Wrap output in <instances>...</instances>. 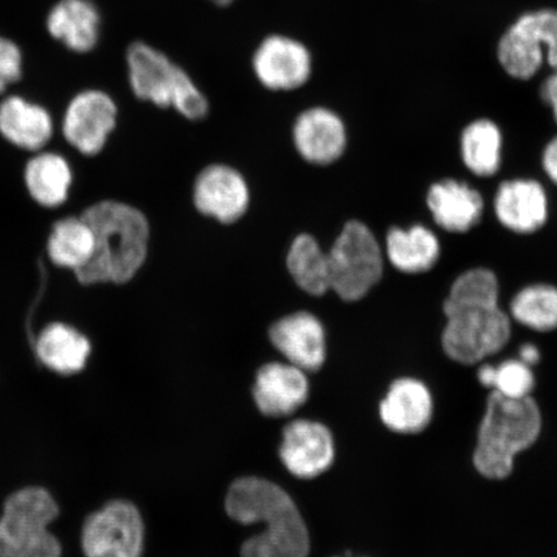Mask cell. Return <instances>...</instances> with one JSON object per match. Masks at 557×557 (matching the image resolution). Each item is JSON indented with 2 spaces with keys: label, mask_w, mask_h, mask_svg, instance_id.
<instances>
[{
  "label": "cell",
  "mask_w": 557,
  "mask_h": 557,
  "mask_svg": "<svg viewBox=\"0 0 557 557\" xmlns=\"http://www.w3.org/2000/svg\"><path fill=\"white\" fill-rule=\"evenodd\" d=\"M226 512L240 524H264L261 534L244 542L242 557L309 556L308 528L281 486L259 478L236 480L227 493Z\"/></svg>",
  "instance_id": "6da1fadb"
},
{
  "label": "cell",
  "mask_w": 557,
  "mask_h": 557,
  "mask_svg": "<svg viewBox=\"0 0 557 557\" xmlns=\"http://www.w3.org/2000/svg\"><path fill=\"white\" fill-rule=\"evenodd\" d=\"M95 236L94 255L76 271L85 287L125 284L141 270L148 257L150 225L137 208L117 200H100L82 212Z\"/></svg>",
  "instance_id": "7a4b0ae2"
},
{
  "label": "cell",
  "mask_w": 557,
  "mask_h": 557,
  "mask_svg": "<svg viewBox=\"0 0 557 557\" xmlns=\"http://www.w3.org/2000/svg\"><path fill=\"white\" fill-rule=\"evenodd\" d=\"M541 431V409L532 396L513 400L492 392L480 423L473 466L486 479L510 476L515 457L531 448Z\"/></svg>",
  "instance_id": "3957f363"
},
{
  "label": "cell",
  "mask_w": 557,
  "mask_h": 557,
  "mask_svg": "<svg viewBox=\"0 0 557 557\" xmlns=\"http://www.w3.org/2000/svg\"><path fill=\"white\" fill-rule=\"evenodd\" d=\"M128 78L139 100L173 108L190 121L203 120L208 101L189 74L154 47L134 44L127 53Z\"/></svg>",
  "instance_id": "277c9868"
},
{
  "label": "cell",
  "mask_w": 557,
  "mask_h": 557,
  "mask_svg": "<svg viewBox=\"0 0 557 557\" xmlns=\"http://www.w3.org/2000/svg\"><path fill=\"white\" fill-rule=\"evenodd\" d=\"M58 515V504L44 487L11 494L0 517V557H61L60 542L48 531Z\"/></svg>",
  "instance_id": "5b68a950"
},
{
  "label": "cell",
  "mask_w": 557,
  "mask_h": 557,
  "mask_svg": "<svg viewBox=\"0 0 557 557\" xmlns=\"http://www.w3.org/2000/svg\"><path fill=\"white\" fill-rule=\"evenodd\" d=\"M331 290L346 302L363 299L383 276V252L363 222L348 221L329 250Z\"/></svg>",
  "instance_id": "8992f818"
},
{
  "label": "cell",
  "mask_w": 557,
  "mask_h": 557,
  "mask_svg": "<svg viewBox=\"0 0 557 557\" xmlns=\"http://www.w3.org/2000/svg\"><path fill=\"white\" fill-rule=\"evenodd\" d=\"M445 317L443 350L459 364L480 363L503 350L511 338V318L499 305L456 310Z\"/></svg>",
  "instance_id": "52a82bcc"
},
{
  "label": "cell",
  "mask_w": 557,
  "mask_h": 557,
  "mask_svg": "<svg viewBox=\"0 0 557 557\" xmlns=\"http://www.w3.org/2000/svg\"><path fill=\"white\" fill-rule=\"evenodd\" d=\"M498 61L515 79L529 81L547 60L557 69V11L525 13L508 27L498 45Z\"/></svg>",
  "instance_id": "ba28073f"
},
{
  "label": "cell",
  "mask_w": 557,
  "mask_h": 557,
  "mask_svg": "<svg viewBox=\"0 0 557 557\" xmlns=\"http://www.w3.org/2000/svg\"><path fill=\"white\" fill-rule=\"evenodd\" d=\"M82 547L86 557H141V515L134 505L113 500L89 515L83 525Z\"/></svg>",
  "instance_id": "9c48e42d"
},
{
  "label": "cell",
  "mask_w": 557,
  "mask_h": 557,
  "mask_svg": "<svg viewBox=\"0 0 557 557\" xmlns=\"http://www.w3.org/2000/svg\"><path fill=\"white\" fill-rule=\"evenodd\" d=\"M116 103L102 90L88 89L73 97L61 122L69 146L85 157L99 156L116 127Z\"/></svg>",
  "instance_id": "30bf717a"
},
{
  "label": "cell",
  "mask_w": 557,
  "mask_h": 557,
  "mask_svg": "<svg viewBox=\"0 0 557 557\" xmlns=\"http://www.w3.org/2000/svg\"><path fill=\"white\" fill-rule=\"evenodd\" d=\"M193 197L201 214L225 225L240 220L250 200L247 181L225 164H212L201 171L195 181Z\"/></svg>",
  "instance_id": "8fae6325"
},
{
  "label": "cell",
  "mask_w": 557,
  "mask_h": 557,
  "mask_svg": "<svg viewBox=\"0 0 557 557\" xmlns=\"http://www.w3.org/2000/svg\"><path fill=\"white\" fill-rule=\"evenodd\" d=\"M253 70L257 79L268 89H297L310 79L311 54L301 41L284 35H273L257 48Z\"/></svg>",
  "instance_id": "7c38bea8"
},
{
  "label": "cell",
  "mask_w": 557,
  "mask_h": 557,
  "mask_svg": "<svg viewBox=\"0 0 557 557\" xmlns=\"http://www.w3.org/2000/svg\"><path fill=\"white\" fill-rule=\"evenodd\" d=\"M494 212L499 224L520 235L537 233L548 220V197L539 181L508 180L494 195Z\"/></svg>",
  "instance_id": "4fadbf2b"
},
{
  "label": "cell",
  "mask_w": 557,
  "mask_h": 557,
  "mask_svg": "<svg viewBox=\"0 0 557 557\" xmlns=\"http://www.w3.org/2000/svg\"><path fill=\"white\" fill-rule=\"evenodd\" d=\"M281 458L295 476L311 479L329 470L334 459L331 431L322 423L295 421L284 429Z\"/></svg>",
  "instance_id": "5bb4252c"
},
{
  "label": "cell",
  "mask_w": 557,
  "mask_h": 557,
  "mask_svg": "<svg viewBox=\"0 0 557 557\" xmlns=\"http://www.w3.org/2000/svg\"><path fill=\"white\" fill-rule=\"evenodd\" d=\"M271 343L304 372H315L325 361L326 343L322 322L308 311L284 317L270 329Z\"/></svg>",
  "instance_id": "9a60e30c"
},
{
  "label": "cell",
  "mask_w": 557,
  "mask_h": 557,
  "mask_svg": "<svg viewBox=\"0 0 557 557\" xmlns=\"http://www.w3.org/2000/svg\"><path fill=\"white\" fill-rule=\"evenodd\" d=\"M294 143L306 162L330 165L345 154L347 131L334 111L311 108L299 114L294 127Z\"/></svg>",
  "instance_id": "2e32d148"
},
{
  "label": "cell",
  "mask_w": 557,
  "mask_h": 557,
  "mask_svg": "<svg viewBox=\"0 0 557 557\" xmlns=\"http://www.w3.org/2000/svg\"><path fill=\"white\" fill-rule=\"evenodd\" d=\"M0 137L20 151L47 149L54 137L53 117L44 104L21 96H9L0 102Z\"/></svg>",
  "instance_id": "e0dca14e"
},
{
  "label": "cell",
  "mask_w": 557,
  "mask_h": 557,
  "mask_svg": "<svg viewBox=\"0 0 557 557\" xmlns=\"http://www.w3.org/2000/svg\"><path fill=\"white\" fill-rule=\"evenodd\" d=\"M433 416V395L422 381L412 377L394 381L380 404L382 423L396 434H420Z\"/></svg>",
  "instance_id": "ac0fdd59"
},
{
  "label": "cell",
  "mask_w": 557,
  "mask_h": 557,
  "mask_svg": "<svg viewBox=\"0 0 557 557\" xmlns=\"http://www.w3.org/2000/svg\"><path fill=\"white\" fill-rule=\"evenodd\" d=\"M426 205L435 224L451 234H465L483 218L482 194L462 181L445 178L430 186Z\"/></svg>",
  "instance_id": "d6986e66"
},
{
  "label": "cell",
  "mask_w": 557,
  "mask_h": 557,
  "mask_svg": "<svg viewBox=\"0 0 557 557\" xmlns=\"http://www.w3.org/2000/svg\"><path fill=\"white\" fill-rule=\"evenodd\" d=\"M73 184L72 164L58 151L34 152L24 164V189L35 206L50 211L65 206Z\"/></svg>",
  "instance_id": "ffe728a7"
},
{
  "label": "cell",
  "mask_w": 557,
  "mask_h": 557,
  "mask_svg": "<svg viewBox=\"0 0 557 557\" xmlns=\"http://www.w3.org/2000/svg\"><path fill=\"white\" fill-rule=\"evenodd\" d=\"M253 396L257 407L263 414L288 416L308 400V379L304 371L295 366L267 364L257 373Z\"/></svg>",
  "instance_id": "44dd1931"
},
{
  "label": "cell",
  "mask_w": 557,
  "mask_h": 557,
  "mask_svg": "<svg viewBox=\"0 0 557 557\" xmlns=\"http://www.w3.org/2000/svg\"><path fill=\"white\" fill-rule=\"evenodd\" d=\"M101 17L90 0H60L47 17V29L70 51L87 53L100 39Z\"/></svg>",
  "instance_id": "7402d4cb"
},
{
  "label": "cell",
  "mask_w": 557,
  "mask_h": 557,
  "mask_svg": "<svg viewBox=\"0 0 557 557\" xmlns=\"http://www.w3.org/2000/svg\"><path fill=\"white\" fill-rule=\"evenodd\" d=\"M34 347L40 363L59 374L83 371L92 351L85 334L64 322L44 326L35 338Z\"/></svg>",
  "instance_id": "603a6c76"
},
{
  "label": "cell",
  "mask_w": 557,
  "mask_h": 557,
  "mask_svg": "<svg viewBox=\"0 0 557 557\" xmlns=\"http://www.w3.org/2000/svg\"><path fill=\"white\" fill-rule=\"evenodd\" d=\"M385 253L400 273L416 275L435 268L442 246L433 230L426 226L392 227L386 235Z\"/></svg>",
  "instance_id": "cb8c5ba5"
},
{
  "label": "cell",
  "mask_w": 557,
  "mask_h": 557,
  "mask_svg": "<svg viewBox=\"0 0 557 557\" xmlns=\"http://www.w3.org/2000/svg\"><path fill=\"white\" fill-rule=\"evenodd\" d=\"M45 249L53 267L74 274L85 268L94 255L92 228L82 215H66L51 225Z\"/></svg>",
  "instance_id": "d4e9b609"
},
{
  "label": "cell",
  "mask_w": 557,
  "mask_h": 557,
  "mask_svg": "<svg viewBox=\"0 0 557 557\" xmlns=\"http://www.w3.org/2000/svg\"><path fill=\"white\" fill-rule=\"evenodd\" d=\"M287 268L299 289L320 297L331 290L329 252L313 236L298 235L287 256Z\"/></svg>",
  "instance_id": "484cf974"
},
{
  "label": "cell",
  "mask_w": 557,
  "mask_h": 557,
  "mask_svg": "<svg viewBox=\"0 0 557 557\" xmlns=\"http://www.w3.org/2000/svg\"><path fill=\"white\" fill-rule=\"evenodd\" d=\"M504 137L490 120L471 122L461 135V157L466 169L478 177H493L503 164Z\"/></svg>",
  "instance_id": "4316f807"
},
{
  "label": "cell",
  "mask_w": 557,
  "mask_h": 557,
  "mask_svg": "<svg viewBox=\"0 0 557 557\" xmlns=\"http://www.w3.org/2000/svg\"><path fill=\"white\" fill-rule=\"evenodd\" d=\"M510 318L534 332L557 330V287L539 283L528 285L512 298Z\"/></svg>",
  "instance_id": "83f0119b"
},
{
  "label": "cell",
  "mask_w": 557,
  "mask_h": 557,
  "mask_svg": "<svg viewBox=\"0 0 557 557\" xmlns=\"http://www.w3.org/2000/svg\"><path fill=\"white\" fill-rule=\"evenodd\" d=\"M499 283L492 270L476 268L465 271L453 282L444 301V313L483 306H497Z\"/></svg>",
  "instance_id": "f1b7e54d"
},
{
  "label": "cell",
  "mask_w": 557,
  "mask_h": 557,
  "mask_svg": "<svg viewBox=\"0 0 557 557\" xmlns=\"http://www.w3.org/2000/svg\"><path fill=\"white\" fill-rule=\"evenodd\" d=\"M478 377L493 393L513 400L529 398L535 386L532 367L520 359L505 360L499 366L484 364L479 369Z\"/></svg>",
  "instance_id": "f546056e"
},
{
  "label": "cell",
  "mask_w": 557,
  "mask_h": 557,
  "mask_svg": "<svg viewBox=\"0 0 557 557\" xmlns=\"http://www.w3.org/2000/svg\"><path fill=\"white\" fill-rule=\"evenodd\" d=\"M23 76V52L15 41L0 37V95Z\"/></svg>",
  "instance_id": "4dcf8cb0"
},
{
  "label": "cell",
  "mask_w": 557,
  "mask_h": 557,
  "mask_svg": "<svg viewBox=\"0 0 557 557\" xmlns=\"http://www.w3.org/2000/svg\"><path fill=\"white\" fill-rule=\"evenodd\" d=\"M543 171L546 172L549 180L557 186V136L546 145L542 154Z\"/></svg>",
  "instance_id": "1f68e13d"
},
{
  "label": "cell",
  "mask_w": 557,
  "mask_h": 557,
  "mask_svg": "<svg viewBox=\"0 0 557 557\" xmlns=\"http://www.w3.org/2000/svg\"><path fill=\"white\" fill-rule=\"evenodd\" d=\"M541 97L543 102L552 108L554 120L557 123V69H555L554 74L549 75L548 78L543 82Z\"/></svg>",
  "instance_id": "d6a6232c"
},
{
  "label": "cell",
  "mask_w": 557,
  "mask_h": 557,
  "mask_svg": "<svg viewBox=\"0 0 557 557\" xmlns=\"http://www.w3.org/2000/svg\"><path fill=\"white\" fill-rule=\"evenodd\" d=\"M519 357L522 363H525L529 367L539 364V361L541 360L540 348L532 344L522 345L519 350Z\"/></svg>",
  "instance_id": "836d02e7"
},
{
  "label": "cell",
  "mask_w": 557,
  "mask_h": 557,
  "mask_svg": "<svg viewBox=\"0 0 557 557\" xmlns=\"http://www.w3.org/2000/svg\"><path fill=\"white\" fill-rule=\"evenodd\" d=\"M213 3L219 5H228L234 2V0H212Z\"/></svg>",
  "instance_id": "e575fe53"
}]
</instances>
